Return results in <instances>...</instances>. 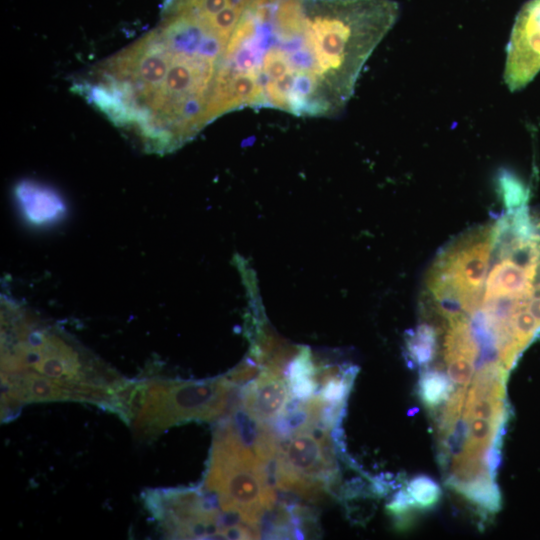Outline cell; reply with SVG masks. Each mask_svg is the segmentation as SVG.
<instances>
[{
	"instance_id": "cell-5",
	"label": "cell",
	"mask_w": 540,
	"mask_h": 540,
	"mask_svg": "<svg viewBox=\"0 0 540 540\" xmlns=\"http://www.w3.org/2000/svg\"><path fill=\"white\" fill-rule=\"evenodd\" d=\"M333 429L317 422L277 436L271 471L278 489L308 500L317 499L330 490L338 474Z\"/></svg>"
},
{
	"instance_id": "cell-1",
	"label": "cell",
	"mask_w": 540,
	"mask_h": 540,
	"mask_svg": "<svg viewBox=\"0 0 540 540\" xmlns=\"http://www.w3.org/2000/svg\"><path fill=\"white\" fill-rule=\"evenodd\" d=\"M443 345L477 369L509 371L540 334V212L505 207L442 247L421 293Z\"/></svg>"
},
{
	"instance_id": "cell-4",
	"label": "cell",
	"mask_w": 540,
	"mask_h": 540,
	"mask_svg": "<svg viewBox=\"0 0 540 540\" xmlns=\"http://www.w3.org/2000/svg\"><path fill=\"white\" fill-rule=\"evenodd\" d=\"M270 466L237 433L230 418L214 434L204 487L221 512L261 532L264 515L276 504Z\"/></svg>"
},
{
	"instance_id": "cell-2",
	"label": "cell",
	"mask_w": 540,
	"mask_h": 540,
	"mask_svg": "<svg viewBox=\"0 0 540 540\" xmlns=\"http://www.w3.org/2000/svg\"><path fill=\"white\" fill-rule=\"evenodd\" d=\"M242 33L251 76L276 109L326 117L345 107L330 79L314 0H248Z\"/></svg>"
},
{
	"instance_id": "cell-7",
	"label": "cell",
	"mask_w": 540,
	"mask_h": 540,
	"mask_svg": "<svg viewBox=\"0 0 540 540\" xmlns=\"http://www.w3.org/2000/svg\"><path fill=\"white\" fill-rule=\"evenodd\" d=\"M291 398L286 376L271 368L243 384L238 403L254 419L271 425L283 414Z\"/></svg>"
},
{
	"instance_id": "cell-9",
	"label": "cell",
	"mask_w": 540,
	"mask_h": 540,
	"mask_svg": "<svg viewBox=\"0 0 540 540\" xmlns=\"http://www.w3.org/2000/svg\"><path fill=\"white\" fill-rule=\"evenodd\" d=\"M407 491L420 506H430L437 501L439 496L438 486L426 477L414 479L409 484Z\"/></svg>"
},
{
	"instance_id": "cell-3",
	"label": "cell",
	"mask_w": 540,
	"mask_h": 540,
	"mask_svg": "<svg viewBox=\"0 0 540 540\" xmlns=\"http://www.w3.org/2000/svg\"><path fill=\"white\" fill-rule=\"evenodd\" d=\"M236 386L227 378L128 383L121 395L120 416L131 424L136 438L152 440L178 424L219 418Z\"/></svg>"
},
{
	"instance_id": "cell-6",
	"label": "cell",
	"mask_w": 540,
	"mask_h": 540,
	"mask_svg": "<svg viewBox=\"0 0 540 540\" xmlns=\"http://www.w3.org/2000/svg\"><path fill=\"white\" fill-rule=\"evenodd\" d=\"M540 71V0L518 12L506 49L504 82L511 92L523 89Z\"/></svg>"
},
{
	"instance_id": "cell-8",
	"label": "cell",
	"mask_w": 540,
	"mask_h": 540,
	"mask_svg": "<svg viewBox=\"0 0 540 540\" xmlns=\"http://www.w3.org/2000/svg\"><path fill=\"white\" fill-rule=\"evenodd\" d=\"M447 378L436 371H430L424 374L422 378L423 400L428 405H436L447 396Z\"/></svg>"
}]
</instances>
